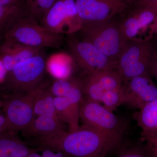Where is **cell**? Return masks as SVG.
Wrapping results in <instances>:
<instances>
[{
	"instance_id": "cell-4",
	"label": "cell",
	"mask_w": 157,
	"mask_h": 157,
	"mask_svg": "<svg viewBox=\"0 0 157 157\" xmlns=\"http://www.w3.org/2000/svg\"><path fill=\"white\" fill-rule=\"evenodd\" d=\"M152 51L146 40H133L127 43L116 62L114 70L123 80L151 73Z\"/></svg>"
},
{
	"instance_id": "cell-2",
	"label": "cell",
	"mask_w": 157,
	"mask_h": 157,
	"mask_svg": "<svg viewBox=\"0 0 157 157\" xmlns=\"http://www.w3.org/2000/svg\"><path fill=\"white\" fill-rule=\"evenodd\" d=\"M79 117L83 125L102 134L120 147L126 131V123L98 103L83 97Z\"/></svg>"
},
{
	"instance_id": "cell-32",
	"label": "cell",
	"mask_w": 157,
	"mask_h": 157,
	"mask_svg": "<svg viewBox=\"0 0 157 157\" xmlns=\"http://www.w3.org/2000/svg\"><path fill=\"white\" fill-rule=\"evenodd\" d=\"M13 0H0V6H7L13 2Z\"/></svg>"
},
{
	"instance_id": "cell-12",
	"label": "cell",
	"mask_w": 157,
	"mask_h": 157,
	"mask_svg": "<svg viewBox=\"0 0 157 157\" xmlns=\"http://www.w3.org/2000/svg\"><path fill=\"white\" fill-rule=\"evenodd\" d=\"M42 50L4 40L0 45V59L9 72L18 64L43 53Z\"/></svg>"
},
{
	"instance_id": "cell-19",
	"label": "cell",
	"mask_w": 157,
	"mask_h": 157,
	"mask_svg": "<svg viewBox=\"0 0 157 157\" xmlns=\"http://www.w3.org/2000/svg\"><path fill=\"white\" fill-rule=\"evenodd\" d=\"M73 59L66 54H56L47 61V70L56 79L70 78L73 72Z\"/></svg>"
},
{
	"instance_id": "cell-23",
	"label": "cell",
	"mask_w": 157,
	"mask_h": 157,
	"mask_svg": "<svg viewBox=\"0 0 157 157\" xmlns=\"http://www.w3.org/2000/svg\"><path fill=\"white\" fill-rule=\"evenodd\" d=\"M15 9L7 6H0V35H4L10 25L18 17L14 15Z\"/></svg>"
},
{
	"instance_id": "cell-13",
	"label": "cell",
	"mask_w": 157,
	"mask_h": 157,
	"mask_svg": "<svg viewBox=\"0 0 157 157\" xmlns=\"http://www.w3.org/2000/svg\"><path fill=\"white\" fill-rule=\"evenodd\" d=\"M65 131V124L56 116H39L21 132L23 137L31 139L51 137Z\"/></svg>"
},
{
	"instance_id": "cell-6",
	"label": "cell",
	"mask_w": 157,
	"mask_h": 157,
	"mask_svg": "<svg viewBox=\"0 0 157 157\" xmlns=\"http://www.w3.org/2000/svg\"><path fill=\"white\" fill-rule=\"evenodd\" d=\"M46 70L47 61L42 53L17 65L8 72L3 83L13 94H29L42 84Z\"/></svg>"
},
{
	"instance_id": "cell-25",
	"label": "cell",
	"mask_w": 157,
	"mask_h": 157,
	"mask_svg": "<svg viewBox=\"0 0 157 157\" xmlns=\"http://www.w3.org/2000/svg\"><path fill=\"white\" fill-rule=\"evenodd\" d=\"M153 157H157V134L145 138Z\"/></svg>"
},
{
	"instance_id": "cell-35",
	"label": "cell",
	"mask_w": 157,
	"mask_h": 157,
	"mask_svg": "<svg viewBox=\"0 0 157 157\" xmlns=\"http://www.w3.org/2000/svg\"><path fill=\"white\" fill-rule=\"evenodd\" d=\"M1 38H2V36H1V35H0V41H1Z\"/></svg>"
},
{
	"instance_id": "cell-9",
	"label": "cell",
	"mask_w": 157,
	"mask_h": 157,
	"mask_svg": "<svg viewBox=\"0 0 157 157\" xmlns=\"http://www.w3.org/2000/svg\"><path fill=\"white\" fill-rule=\"evenodd\" d=\"M122 79L114 70H104L87 74L82 80L85 98L101 103L105 93L122 86Z\"/></svg>"
},
{
	"instance_id": "cell-8",
	"label": "cell",
	"mask_w": 157,
	"mask_h": 157,
	"mask_svg": "<svg viewBox=\"0 0 157 157\" xmlns=\"http://www.w3.org/2000/svg\"><path fill=\"white\" fill-rule=\"evenodd\" d=\"M3 109L11 133L22 132L36 117L29 94H12L5 101Z\"/></svg>"
},
{
	"instance_id": "cell-31",
	"label": "cell",
	"mask_w": 157,
	"mask_h": 157,
	"mask_svg": "<svg viewBox=\"0 0 157 157\" xmlns=\"http://www.w3.org/2000/svg\"><path fill=\"white\" fill-rule=\"evenodd\" d=\"M151 73L153 74L157 79V56L154 58L152 60Z\"/></svg>"
},
{
	"instance_id": "cell-24",
	"label": "cell",
	"mask_w": 157,
	"mask_h": 157,
	"mask_svg": "<svg viewBox=\"0 0 157 157\" xmlns=\"http://www.w3.org/2000/svg\"><path fill=\"white\" fill-rule=\"evenodd\" d=\"M117 157H153V156L146 144L124 149Z\"/></svg>"
},
{
	"instance_id": "cell-29",
	"label": "cell",
	"mask_w": 157,
	"mask_h": 157,
	"mask_svg": "<svg viewBox=\"0 0 157 157\" xmlns=\"http://www.w3.org/2000/svg\"><path fill=\"white\" fill-rule=\"evenodd\" d=\"M144 7L152 8L157 10V0H141Z\"/></svg>"
},
{
	"instance_id": "cell-14",
	"label": "cell",
	"mask_w": 157,
	"mask_h": 157,
	"mask_svg": "<svg viewBox=\"0 0 157 157\" xmlns=\"http://www.w3.org/2000/svg\"><path fill=\"white\" fill-rule=\"evenodd\" d=\"M76 4L82 25L106 21L112 14L110 5L103 0H76Z\"/></svg>"
},
{
	"instance_id": "cell-34",
	"label": "cell",
	"mask_w": 157,
	"mask_h": 157,
	"mask_svg": "<svg viewBox=\"0 0 157 157\" xmlns=\"http://www.w3.org/2000/svg\"><path fill=\"white\" fill-rule=\"evenodd\" d=\"M151 32L157 33V18L151 26Z\"/></svg>"
},
{
	"instance_id": "cell-18",
	"label": "cell",
	"mask_w": 157,
	"mask_h": 157,
	"mask_svg": "<svg viewBox=\"0 0 157 157\" xmlns=\"http://www.w3.org/2000/svg\"><path fill=\"white\" fill-rule=\"evenodd\" d=\"M137 124L144 138L157 134V98L149 102L136 114Z\"/></svg>"
},
{
	"instance_id": "cell-1",
	"label": "cell",
	"mask_w": 157,
	"mask_h": 157,
	"mask_svg": "<svg viewBox=\"0 0 157 157\" xmlns=\"http://www.w3.org/2000/svg\"><path fill=\"white\" fill-rule=\"evenodd\" d=\"M37 150L61 152L68 157H106L120 147L95 130L85 126L53 136L29 139Z\"/></svg>"
},
{
	"instance_id": "cell-17",
	"label": "cell",
	"mask_w": 157,
	"mask_h": 157,
	"mask_svg": "<svg viewBox=\"0 0 157 157\" xmlns=\"http://www.w3.org/2000/svg\"><path fill=\"white\" fill-rule=\"evenodd\" d=\"M36 150L30 148L17 134L8 132L0 137V157H26Z\"/></svg>"
},
{
	"instance_id": "cell-7",
	"label": "cell",
	"mask_w": 157,
	"mask_h": 157,
	"mask_svg": "<svg viewBox=\"0 0 157 157\" xmlns=\"http://www.w3.org/2000/svg\"><path fill=\"white\" fill-rule=\"evenodd\" d=\"M68 45L72 58L88 74L114 70L115 62L101 53L90 42L82 39H71Z\"/></svg>"
},
{
	"instance_id": "cell-20",
	"label": "cell",
	"mask_w": 157,
	"mask_h": 157,
	"mask_svg": "<svg viewBox=\"0 0 157 157\" xmlns=\"http://www.w3.org/2000/svg\"><path fill=\"white\" fill-rule=\"evenodd\" d=\"M56 115L62 122L69 126V131H73L78 127L79 119L73 113L70 103L65 97H55Z\"/></svg>"
},
{
	"instance_id": "cell-30",
	"label": "cell",
	"mask_w": 157,
	"mask_h": 157,
	"mask_svg": "<svg viewBox=\"0 0 157 157\" xmlns=\"http://www.w3.org/2000/svg\"><path fill=\"white\" fill-rule=\"evenodd\" d=\"M7 72L5 67L2 61L0 59V84H2L6 79Z\"/></svg>"
},
{
	"instance_id": "cell-11",
	"label": "cell",
	"mask_w": 157,
	"mask_h": 157,
	"mask_svg": "<svg viewBox=\"0 0 157 157\" xmlns=\"http://www.w3.org/2000/svg\"><path fill=\"white\" fill-rule=\"evenodd\" d=\"M76 15L78 14L74 0H60L49 9L40 24L52 32L63 35L73 30L70 20Z\"/></svg>"
},
{
	"instance_id": "cell-22",
	"label": "cell",
	"mask_w": 157,
	"mask_h": 157,
	"mask_svg": "<svg viewBox=\"0 0 157 157\" xmlns=\"http://www.w3.org/2000/svg\"><path fill=\"white\" fill-rule=\"evenodd\" d=\"M77 78L70 77L56 79L50 86L51 92L54 97H65L75 83Z\"/></svg>"
},
{
	"instance_id": "cell-26",
	"label": "cell",
	"mask_w": 157,
	"mask_h": 157,
	"mask_svg": "<svg viewBox=\"0 0 157 157\" xmlns=\"http://www.w3.org/2000/svg\"><path fill=\"white\" fill-rule=\"evenodd\" d=\"M9 132V126L5 115L0 114V137L6 132Z\"/></svg>"
},
{
	"instance_id": "cell-3",
	"label": "cell",
	"mask_w": 157,
	"mask_h": 157,
	"mask_svg": "<svg viewBox=\"0 0 157 157\" xmlns=\"http://www.w3.org/2000/svg\"><path fill=\"white\" fill-rule=\"evenodd\" d=\"M5 40L43 49L59 48L63 42V35L52 32L33 18L18 17L4 34Z\"/></svg>"
},
{
	"instance_id": "cell-28",
	"label": "cell",
	"mask_w": 157,
	"mask_h": 157,
	"mask_svg": "<svg viewBox=\"0 0 157 157\" xmlns=\"http://www.w3.org/2000/svg\"><path fill=\"white\" fill-rule=\"evenodd\" d=\"M42 156L43 157H68L63 153L61 152L53 151L49 149H44L42 150Z\"/></svg>"
},
{
	"instance_id": "cell-15",
	"label": "cell",
	"mask_w": 157,
	"mask_h": 157,
	"mask_svg": "<svg viewBox=\"0 0 157 157\" xmlns=\"http://www.w3.org/2000/svg\"><path fill=\"white\" fill-rule=\"evenodd\" d=\"M157 18V10L144 7L140 12L124 21L120 26L121 31L126 39L136 40L139 32L148 26H151Z\"/></svg>"
},
{
	"instance_id": "cell-5",
	"label": "cell",
	"mask_w": 157,
	"mask_h": 157,
	"mask_svg": "<svg viewBox=\"0 0 157 157\" xmlns=\"http://www.w3.org/2000/svg\"><path fill=\"white\" fill-rule=\"evenodd\" d=\"M80 29L82 39L115 62L113 59L117 61L127 43L120 26L115 24L105 21L90 23L82 25Z\"/></svg>"
},
{
	"instance_id": "cell-33",
	"label": "cell",
	"mask_w": 157,
	"mask_h": 157,
	"mask_svg": "<svg viewBox=\"0 0 157 157\" xmlns=\"http://www.w3.org/2000/svg\"><path fill=\"white\" fill-rule=\"evenodd\" d=\"M37 150L29 154L26 157H43L42 155H40L36 152Z\"/></svg>"
},
{
	"instance_id": "cell-10",
	"label": "cell",
	"mask_w": 157,
	"mask_h": 157,
	"mask_svg": "<svg viewBox=\"0 0 157 157\" xmlns=\"http://www.w3.org/2000/svg\"><path fill=\"white\" fill-rule=\"evenodd\" d=\"M124 87L123 104L133 109L141 108L157 98V86L148 76L131 78Z\"/></svg>"
},
{
	"instance_id": "cell-21",
	"label": "cell",
	"mask_w": 157,
	"mask_h": 157,
	"mask_svg": "<svg viewBox=\"0 0 157 157\" xmlns=\"http://www.w3.org/2000/svg\"><path fill=\"white\" fill-rule=\"evenodd\" d=\"M124 97V87L122 85L105 93L101 98V104H103L105 108L113 112L123 104Z\"/></svg>"
},
{
	"instance_id": "cell-16",
	"label": "cell",
	"mask_w": 157,
	"mask_h": 157,
	"mask_svg": "<svg viewBox=\"0 0 157 157\" xmlns=\"http://www.w3.org/2000/svg\"><path fill=\"white\" fill-rule=\"evenodd\" d=\"M28 94L30 97L36 116H57L54 104L55 97L51 92L50 86L47 87L42 84Z\"/></svg>"
},
{
	"instance_id": "cell-27",
	"label": "cell",
	"mask_w": 157,
	"mask_h": 157,
	"mask_svg": "<svg viewBox=\"0 0 157 157\" xmlns=\"http://www.w3.org/2000/svg\"><path fill=\"white\" fill-rule=\"evenodd\" d=\"M55 0H37V6L42 10H49L53 6Z\"/></svg>"
}]
</instances>
